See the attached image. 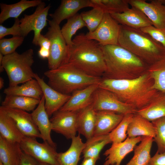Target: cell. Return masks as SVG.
Returning a JSON list of instances; mask_svg holds the SVG:
<instances>
[{
	"instance_id": "1",
	"label": "cell",
	"mask_w": 165,
	"mask_h": 165,
	"mask_svg": "<svg viewBox=\"0 0 165 165\" xmlns=\"http://www.w3.org/2000/svg\"><path fill=\"white\" fill-rule=\"evenodd\" d=\"M153 80L147 71L132 79L102 77L98 86L111 91L120 101L133 106L138 110L148 105L158 93L153 88Z\"/></svg>"
},
{
	"instance_id": "2",
	"label": "cell",
	"mask_w": 165,
	"mask_h": 165,
	"mask_svg": "<svg viewBox=\"0 0 165 165\" xmlns=\"http://www.w3.org/2000/svg\"><path fill=\"white\" fill-rule=\"evenodd\" d=\"M72 42L68 47V63L88 75L102 78L106 67L101 46L83 33L75 36Z\"/></svg>"
},
{
	"instance_id": "3",
	"label": "cell",
	"mask_w": 165,
	"mask_h": 165,
	"mask_svg": "<svg viewBox=\"0 0 165 165\" xmlns=\"http://www.w3.org/2000/svg\"><path fill=\"white\" fill-rule=\"evenodd\" d=\"M106 67L102 77L132 79L146 72L149 65L119 45L101 46Z\"/></svg>"
},
{
	"instance_id": "4",
	"label": "cell",
	"mask_w": 165,
	"mask_h": 165,
	"mask_svg": "<svg viewBox=\"0 0 165 165\" xmlns=\"http://www.w3.org/2000/svg\"><path fill=\"white\" fill-rule=\"evenodd\" d=\"M118 45L127 49L149 65L165 53V49L150 35L140 29L120 24Z\"/></svg>"
},
{
	"instance_id": "5",
	"label": "cell",
	"mask_w": 165,
	"mask_h": 165,
	"mask_svg": "<svg viewBox=\"0 0 165 165\" xmlns=\"http://www.w3.org/2000/svg\"><path fill=\"white\" fill-rule=\"evenodd\" d=\"M48 85L57 91L70 94L74 91L94 84H98L101 78L88 75L67 63L45 72Z\"/></svg>"
},
{
	"instance_id": "6",
	"label": "cell",
	"mask_w": 165,
	"mask_h": 165,
	"mask_svg": "<svg viewBox=\"0 0 165 165\" xmlns=\"http://www.w3.org/2000/svg\"><path fill=\"white\" fill-rule=\"evenodd\" d=\"M34 50L30 49L19 54L15 51L4 56L2 65L6 71L9 86H13L34 79L32 66L34 61Z\"/></svg>"
},
{
	"instance_id": "7",
	"label": "cell",
	"mask_w": 165,
	"mask_h": 165,
	"mask_svg": "<svg viewBox=\"0 0 165 165\" xmlns=\"http://www.w3.org/2000/svg\"><path fill=\"white\" fill-rule=\"evenodd\" d=\"M48 21L49 27L44 36L50 42L48 66L53 69L68 62V49L59 25L52 20Z\"/></svg>"
},
{
	"instance_id": "8",
	"label": "cell",
	"mask_w": 165,
	"mask_h": 165,
	"mask_svg": "<svg viewBox=\"0 0 165 165\" xmlns=\"http://www.w3.org/2000/svg\"><path fill=\"white\" fill-rule=\"evenodd\" d=\"M91 105L96 112L108 111L125 115L135 114L137 111L133 106L120 101L111 91L99 86L93 93Z\"/></svg>"
},
{
	"instance_id": "9",
	"label": "cell",
	"mask_w": 165,
	"mask_h": 165,
	"mask_svg": "<svg viewBox=\"0 0 165 165\" xmlns=\"http://www.w3.org/2000/svg\"><path fill=\"white\" fill-rule=\"evenodd\" d=\"M120 29V24L109 13L105 12L96 29L85 35L87 38L96 41L101 46L118 45Z\"/></svg>"
},
{
	"instance_id": "10",
	"label": "cell",
	"mask_w": 165,
	"mask_h": 165,
	"mask_svg": "<svg viewBox=\"0 0 165 165\" xmlns=\"http://www.w3.org/2000/svg\"><path fill=\"white\" fill-rule=\"evenodd\" d=\"M50 4L46 6L42 2L37 6L35 12L30 15L25 14L20 20V26L22 36H27L31 31H34V37L32 43L37 45L38 37L42 30L47 25V16Z\"/></svg>"
},
{
	"instance_id": "11",
	"label": "cell",
	"mask_w": 165,
	"mask_h": 165,
	"mask_svg": "<svg viewBox=\"0 0 165 165\" xmlns=\"http://www.w3.org/2000/svg\"><path fill=\"white\" fill-rule=\"evenodd\" d=\"M20 144L24 152L37 161L52 165H60L56 148L47 142L40 143L36 138L25 136Z\"/></svg>"
},
{
	"instance_id": "12",
	"label": "cell",
	"mask_w": 165,
	"mask_h": 165,
	"mask_svg": "<svg viewBox=\"0 0 165 165\" xmlns=\"http://www.w3.org/2000/svg\"><path fill=\"white\" fill-rule=\"evenodd\" d=\"M79 111L58 110L54 113L50 119L52 130L72 139L77 131Z\"/></svg>"
},
{
	"instance_id": "13",
	"label": "cell",
	"mask_w": 165,
	"mask_h": 165,
	"mask_svg": "<svg viewBox=\"0 0 165 165\" xmlns=\"http://www.w3.org/2000/svg\"><path fill=\"white\" fill-rule=\"evenodd\" d=\"M132 7L142 12L152 22L155 27L165 29V5L157 0H152L148 2L144 0H128Z\"/></svg>"
},
{
	"instance_id": "14",
	"label": "cell",
	"mask_w": 165,
	"mask_h": 165,
	"mask_svg": "<svg viewBox=\"0 0 165 165\" xmlns=\"http://www.w3.org/2000/svg\"><path fill=\"white\" fill-rule=\"evenodd\" d=\"M34 79L37 81L42 89L45 98V108L50 117L67 102L71 95L63 94L54 90L35 73Z\"/></svg>"
},
{
	"instance_id": "15",
	"label": "cell",
	"mask_w": 165,
	"mask_h": 165,
	"mask_svg": "<svg viewBox=\"0 0 165 165\" xmlns=\"http://www.w3.org/2000/svg\"><path fill=\"white\" fill-rule=\"evenodd\" d=\"M0 107L14 120L17 128L24 136L36 139L42 138L31 113L18 109Z\"/></svg>"
},
{
	"instance_id": "16",
	"label": "cell",
	"mask_w": 165,
	"mask_h": 165,
	"mask_svg": "<svg viewBox=\"0 0 165 165\" xmlns=\"http://www.w3.org/2000/svg\"><path fill=\"white\" fill-rule=\"evenodd\" d=\"M143 136L127 137L123 141L112 144L104 153L106 157L104 165H120L121 162L128 153L134 150L136 144L141 141Z\"/></svg>"
},
{
	"instance_id": "17",
	"label": "cell",
	"mask_w": 165,
	"mask_h": 165,
	"mask_svg": "<svg viewBox=\"0 0 165 165\" xmlns=\"http://www.w3.org/2000/svg\"><path fill=\"white\" fill-rule=\"evenodd\" d=\"M97 6L92 0H62L59 7L49 15L60 25L63 20L74 16L80 9L86 7L93 8Z\"/></svg>"
},
{
	"instance_id": "18",
	"label": "cell",
	"mask_w": 165,
	"mask_h": 165,
	"mask_svg": "<svg viewBox=\"0 0 165 165\" xmlns=\"http://www.w3.org/2000/svg\"><path fill=\"white\" fill-rule=\"evenodd\" d=\"M120 24L136 29L152 25L145 14L137 8L132 7L120 13H109Z\"/></svg>"
},
{
	"instance_id": "19",
	"label": "cell",
	"mask_w": 165,
	"mask_h": 165,
	"mask_svg": "<svg viewBox=\"0 0 165 165\" xmlns=\"http://www.w3.org/2000/svg\"><path fill=\"white\" fill-rule=\"evenodd\" d=\"M31 114L43 141L47 142L56 148V144L51 138L52 124L45 108V98L43 96L41 99L39 104Z\"/></svg>"
},
{
	"instance_id": "20",
	"label": "cell",
	"mask_w": 165,
	"mask_h": 165,
	"mask_svg": "<svg viewBox=\"0 0 165 165\" xmlns=\"http://www.w3.org/2000/svg\"><path fill=\"white\" fill-rule=\"evenodd\" d=\"M98 86V84H94L74 91L59 110L78 111L91 105L93 93Z\"/></svg>"
},
{
	"instance_id": "21",
	"label": "cell",
	"mask_w": 165,
	"mask_h": 165,
	"mask_svg": "<svg viewBox=\"0 0 165 165\" xmlns=\"http://www.w3.org/2000/svg\"><path fill=\"white\" fill-rule=\"evenodd\" d=\"M124 115L108 111L96 112L93 136L109 134L122 121Z\"/></svg>"
},
{
	"instance_id": "22",
	"label": "cell",
	"mask_w": 165,
	"mask_h": 165,
	"mask_svg": "<svg viewBox=\"0 0 165 165\" xmlns=\"http://www.w3.org/2000/svg\"><path fill=\"white\" fill-rule=\"evenodd\" d=\"M96 112L92 105L79 111L77 132L88 140L94 136L96 121Z\"/></svg>"
},
{
	"instance_id": "23",
	"label": "cell",
	"mask_w": 165,
	"mask_h": 165,
	"mask_svg": "<svg viewBox=\"0 0 165 165\" xmlns=\"http://www.w3.org/2000/svg\"><path fill=\"white\" fill-rule=\"evenodd\" d=\"M23 152L19 143L9 142L0 136V165H19Z\"/></svg>"
},
{
	"instance_id": "24",
	"label": "cell",
	"mask_w": 165,
	"mask_h": 165,
	"mask_svg": "<svg viewBox=\"0 0 165 165\" xmlns=\"http://www.w3.org/2000/svg\"><path fill=\"white\" fill-rule=\"evenodd\" d=\"M0 136L13 143H20L25 137L14 120L0 107Z\"/></svg>"
},
{
	"instance_id": "25",
	"label": "cell",
	"mask_w": 165,
	"mask_h": 165,
	"mask_svg": "<svg viewBox=\"0 0 165 165\" xmlns=\"http://www.w3.org/2000/svg\"><path fill=\"white\" fill-rule=\"evenodd\" d=\"M127 132L129 138L141 136L154 138L156 135L155 128L152 122L137 113L134 115Z\"/></svg>"
},
{
	"instance_id": "26",
	"label": "cell",
	"mask_w": 165,
	"mask_h": 165,
	"mask_svg": "<svg viewBox=\"0 0 165 165\" xmlns=\"http://www.w3.org/2000/svg\"><path fill=\"white\" fill-rule=\"evenodd\" d=\"M136 113L150 121L165 116V94L159 91L147 106L137 110Z\"/></svg>"
},
{
	"instance_id": "27",
	"label": "cell",
	"mask_w": 165,
	"mask_h": 165,
	"mask_svg": "<svg viewBox=\"0 0 165 165\" xmlns=\"http://www.w3.org/2000/svg\"><path fill=\"white\" fill-rule=\"evenodd\" d=\"M42 2L41 0H21L17 3L11 4L0 3V24L10 18H18L25 10L30 7L37 6Z\"/></svg>"
},
{
	"instance_id": "28",
	"label": "cell",
	"mask_w": 165,
	"mask_h": 165,
	"mask_svg": "<svg viewBox=\"0 0 165 165\" xmlns=\"http://www.w3.org/2000/svg\"><path fill=\"white\" fill-rule=\"evenodd\" d=\"M79 134L72 139L71 145L65 152L57 153V160L60 165H78L81 153L85 148Z\"/></svg>"
},
{
	"instance_id": "29",
	"label": "cell",
	"mask_w": 165,
	"mask_h": 165,
	"mask_svg": "<svg viewBox=\"0 0 165 165\" xmlns=\"http://www.w3.org/2000/svg\"><path fill=\"white\" fill-rule=\"evenodd\" d=\"M3 93L6 95L21 96L39 100L43 96L42 89L35 79L30 80L20 86H9L4 89Z\"/></svg>"
},
{
	"instance_id": "30",
	"label": "cell",
	"mask_w": 165,
	"mask_h": 165,
	"mask_svg": "<svg viewBox=\"0 0 165 165\" xmlns=\"http://www.w3.org/2000/svg\"><path fill=\"white\" fill-rule=\"evenodd\" d=\"M153 138L143 136L142 140L134 148V155L126 165H147L151 158L150 151Z\"/></svg>"
},
{
	"instance_id": "31",
	"label": "cell",
	"mask_w": 165,
	"mask_h": 165,
	"mask_svg": "<svg viewBox=\"0 0 165 165\" xmlns=\"http://www.w3.org/2000/svg\"><path fill=\"white\" fill-rule=\"evenodd\" d=\"M40 100L21 96L6 95L4 99L2 102L1 106L27 112H32L38 105Z\"/></svg>"
},
{
	"instance_id": "32",
	"label": "cell",
	"mask_w": 165,
	"mask_h": 165,
	"mask_svg": "<svg viewBox=\"0 0 165 165\" xmlns=\"http://www.w3.org/2000/svg\"><path fill=\"white\" fill-rule=\"evenodd\" d=\"M147 72L153 80V88L165 94V53L149 65Z\"/></svg>"
},
{
	"instance_id": "33",
	"label": "cell",
	"mask_w": 165,
	"mask_h": 165,
	"mask_svg": "<svg viewBox=\"0 0 165 165\" xmlns=\"http://www.w3.org/2000/svg\"><path fill=\"white\" fill-rule=\"evenodd\" d=\"M111 143L109 134L93 136L85 142L86 146L82 152L84 158H91L99 160L101 150L106 145Z\"/></svg>"
},
{
	"instance_id": "34",
	"label": "cell",
	"mask_w": 165,
	"mask_h": 165,
	"mask_svg": "<svg viewBox=\"0 0 165 165\" xmlns=\"http://www.w3.org/2000/svg\"><path fill=\"white\" fill-rule=\"evenodd\" d=\"M84 27H86V25L80 14L77 13L67 20L61 30L68 47L73 44L72 36L79 29Z\"/></svg>"
},
{
	"instance_id": "35",
	"label": "cell",
	"mask_w": 165,
	"mask_h": 165,
	"mask_svg": "<svg viewBox=\"0 0 165 165\" xmlns=\"http://www.w3.org/2000/svg\"><path fill=\"white\" fill-rule=\"evenodd\" d=\"M105 13L101 8L97 6L80 13L89 32H93L96 29L102 21Z\"/></svg>"
},
{
	"instance_id": "36",
	"label": "cell",
	"mask_w": 165,
	"mask_h": 165,
	"mask_svg": "<svg viewBox=\"0 0 165 165\" xmlns=\"http://www.w3.org/2000/svg\"><path fill=\"white\" fill-rule=\"evenodd\" d=\"M95 4L101 8L105 13H120L128 9V0H92Z\"/></svg>"
},
{
	"instance_id": "37",
	"label": "cell",
	"mask_w": 165,
	"mask_h": 165,
	"mask_svg": "<svg viewBox=\"0 0 165 165\" xmlns=\"http://www.w3.org/2000/svg\"><path fill=\"white\" fill-rule=\"evenodd\" d=\"M134 114L130 113L125 114L120 122L109 134L112 144L121 142L127 138V128Z\"/></svg>"
},
{
	"instance_id": "38",
	"label": "cell",
	"mask_w": 165,
	"mask_h": 165,
	"mask_svg": "<svg viewBox=\"0 0 165 165\" xmlns=\"http://www.w3.org/2000/svg\"><path fill=\"white\" fill-rule=\"evenodd\" d=\"M155 128L156 135L153 138L159 153L165 152V116L152 121Z\"/></svg>"
},
{
	"instance_id": "39",
	"label": "cell",
	"mask_w": 165,
	"mask_h": 165,
	"mask_svg": "<svg viewBox=\"0 0 165 165\" xmlns=\"http://www.w3.org/2000/svg\"><path fill=\"white\" fill-rule=\"evenodd\" d=\"M24 37L21 36H13L9 38H3L0 40V53L4 56L15 52L16 49L23 43Z\"/></svg>"
},
{
	"instance_id": "40",
	"label": "cell",
	"mask_w": 165,
	"mask_h": 165,
	"mask_svg": "<svg viewBox=\"0 0 165 165\" xmlns=\"http://www.w3.org/2000/svg\"><path fill=\"white\" fill-rule=\"evenodd\" d=\"M141 30L150 35L165 49V29L157 28L151 25Z\"/></svg>"
},
{
	"instance_id": "41",
	"label": "cell",
	"mask_w": 165,
	"mask_h": 165,
	"mask_svg": "<svg viewBox=\"0 0 165 165\" xmlns=\"http://www.w3.org/2000/svg\"><path fill=\"white\" fill-rule=\"evenodd\" d=\"M20 20L15 19L13 26L10 28H6L2 24L0 25V39H2L8 35H12L13 36H22L20 26Z\"/></svg>"
},
{
	"instance_id": "42",
	"label": "cell",
	"mask_w": 165,
	"mask_h": 165,
	"mask_svg": "<svg viewBox=\"0 0 165 165\" xmlns=\"http://www.w3.org/2000/svg\"><path fill=\"white\" fill-rule=\"evenodd\" d=\"M147 165H165V152L159 153L157 152Z\"/></svg>"
},
{
	"instance_id": "43",
	"label": "cell",
	"mask_w": 165,
	"mask_h": 165,
	"mask_svg": "<svg viewBox=\"0 0 165 165\" xmlns=\"http://www.w3.org/2000/svg\"><path fill=\"white\" fill-rule=\"evenodd\" d=\"M37 163L35 159L23 152L19 165H37Z\"/></svg>"
},
{
	"instance_id": "44",
	"label": "cell",
	"mask_w": 165,
	"mask_h": 165,
	"mask_svg": "<svg viewBox=\"0 0 165 165\" xmlns=\"http://www.w3.org/2000/svg\"><path fill=\"white\" fill-rule=\"evenodd\" d=\"M37 45H38L40 47H43L50 50V42L49 39L41 34L38 40Z\"/></svg>"
},
{
	"instance_id": "45",
	"label": "cell",
	"mask_w": 165,
	"mask_h": 165,
	"mask_svg": "<svg viewBox=\"0 0 165 165\" xmlns=\"http://www.w3.org/2000/svg\"><path fill=\"white\" fill-rule=\"evenodd\" d=\"M39 56L43 59H48L50 55V50H47L43 47H40L38 51Z\"/></svg>"
},
{
	"instance_id": "46",
	"label": "cell",
	"mask_w": 165,
	"mask_h": 165,
	"mask_svg": "<svg viewBox=\"0 0 165 165\" xmlns=\"http://www.w3.org/2000/svg\"><path fill=\"white\" fill-rule=\"evenodd\" d=\"M98 160L91 158H84L80 165H96Z\"/></svg>"
},
{
	"instance_id": "47",
	"label": "cell",
	"mask_w": 165,
	"mask_h": 165,
	"mask_svg": "<svg viewBox=\"0 0 165 165\" xmlns=\"http://www.w3.org/2000/svg\"><path fill=\"white\" fill-rule=\"evenodd\" d=\"M4 79L2 77H0V89H2L4 87Z\"/></svg>"
},
{
	"instance_id": "48",
	"label": "cell",
	"mask_w": 165,
	"mask_h": 165,
	"mask_svg": "<svg viewBox=\"0 0 165 165\" xmlns=\"http://www.w3.org/2000/svg\"><path fill=\"white\" fill-rule=\"evenodd\" d=\"M4 56L2 53H0V65L2 64Z\"/></svg>"
},
{
	"instance_id": "49",
	"label": "cell",
	"mask_w": 165,
	"mask_h": 165,
	"mask_svg": "<svg viewBox=\"0 0 165 165\" xmlns=\"http://www.w3.org/2000/svg\"><path fill=\"white\" fill-rule=\"evenodd\" d=\"M37 165H52L47 163H42V162H39L38 161Z\"/></svg>"
},
{
	"instance_id": "50",
	"label": "cell",
	"mask_w": 165,
	"mask_h": 165,
	"mask_svg": "<svg viewBox=\"0 0 165 165\" xmlns=\"http://www.w3.org/2000/svg\"><path fill=\"white\" fill-rule=\"evenodd\" d=\"M160 4L165 5V0H157Z\"/></svg>"
}]
</instances>
